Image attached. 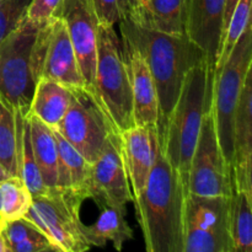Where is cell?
Instances as JSON below:
<instances>
[{
	"instance_id": "cell-1",
	"label": "cell",
	"mask_w": 252,
	"mask_h": 252,
	"mask_svg": "<svg viewBox=\"0 0 252 252\" xmlns=\"http://www.w3.org/2000/svg\"><path fill=\"white\" fill-rule=\"evenodd\" d=\"M118 25L121 37L140 52L152 71L159 102L157 128L162 130L179 100L187 73L206 63V57L185 33L172 34L150 29L134 19L130 11Z\"/></svg>"
},
{
	"instance_id": "cell-2",
	"label": "cell",
	"mask_w": 252,
	"mask_h": 252,
	"mask_svg": "<svg viewBox=\"0 0 252 252\" xmlns=\"http://www.w3.org/2000/svg\"><path fill=\"white\" fill-rule=\"evenodd\" d=\"M184 185L158 140L147 185L133 198L148 252H184Z\"/></svg>"
},
{
	"instance_id": "cell-3",
	"label": "cell",
	"mask_w": 252,
	"mask_h": 252,
	"mask_svg": "<svg viewBox=\"0 0 252 252\" xmlns=\"http://www.w3.org/2000/svg\"><path fill=\"white\" fill-rule=\"evenodd\" d=\"M214 73L206 63L187 73L179 100L170 113L162 130H158V140L170 165L176 170L189 194V174L192 155L198 140L202 121L212 103Z\"/></svg>"
},
{
	"instance_id": "cell-4",
	"label": "cell",
	"mask_w": 252,
	"mask_h": 252,
	"mask_svg": "<svg viewBox=\"0 0 252 252\" xmlns=\"http://www.w3.org/2000/svg\"><path fill=\"white\" fill-rule=\"evenodd\" d=\"M95 95L120 134L134 126L133 100L127 65L115 26L98 25Z\"/></svg>"
},
{
	"instance_id": "cell-5",
	"label": "cell",
	"mask_w": 252,
	"mask_h": 252,
	"mask_svg": "<svg viewBox=\"0 0 252 252\" xmlns=\"http://www.w3.org/2000/svg\"><path fill=\"white\" fill-rule=\"evenodd\" d=\"M85 193L69 189H47L32 196V203L24 218L33 223L58 252H84L91 246L80 219Z\"/></svg>"
},
{
	"instance_id": "cell-6",
	"label": "cell",
	"mask_w": 252,
	"mask_h": 252,
	"mask_svg": "<svg viewBox=\"0 0 252 252\" xmlns=\"http://www.w3.org/2000/svg\"><path fill=\"white\" fill-rule=\"evenodd\" d=\"M252 69V27L246 29L239 38L228 61L214 73L212 86V115L217 138L225 162H233V123L236 105L248 73Z\"/></svg>"
},
{
	"instance_id": "cell-7",
	"label": "cell",
	"mask_w": 252,
	"mask_h": 252,
	"mask_svg": "<svg viewBox=\"0 0 252 252\" xmlns=\"http://www.w3.org/2000/svg\"><path fill=\"white\" fill-rule=\"evenodd\" d=\"M39 26L25 16L16 29L0 41V96L15 110L25 113L29 112L36 86L32 48Z\"/></svg>"
},
{
	"instance_id": "cell-8",
	"label": "cell",
	"mask_w": 252,
	"mask_h": 252,
	"mask_svg": "<svg viewBox=\"0 0 252 252\" xmlns=\"http://www.w3.org/2000/svg\"><path fill=\"white\" fill-rule=\"evenodd\" d=\"M184 252H234L230 197L193 193L185 197Z\"/></svg>"
},
{
	"instance_id": "cell-9",
	"label": "cell",
	"mask_w": 252,
	"mask_h": 252,
	"mask_svg": "<svg viewBox=\"0 0 252 252\" xmlns=\"http://www.w3.org/2000/svg\"><path fill=\"white\" fill-rule=\"evenodd\" d=\"M70 93V105L56 128L93 164L108 137L117 132L93 91L88 88H71Z\"/></svg>"
},
{
	"instance_id": "cell-10",
	"label": "cell",
	"mask_w": 252,
	"mask_h": 252,
	"mask_svg": "<svg viewBox=\"0 0 252 252\" xmlns=\"http://www.w3.org/2000/svg\"><path fill=\"white\" fill-rule=\"evenodd\" d=\"M189 193L198 196L233 194V181L217 138L212 108L206 111L189 165Z\"/></svg>"
},
{
	"instance_id": "cell-11",
	"label": "cell",
	"mask_w": 252,
	"mask_h": 252,
	"mask_svg": "<svg viewBox=\"0 0 252 252\" xmlns=\"http://www.w3.org/2000/svg\"><path fill=\"white\" fill-rule=\"evenodd\" d=\"M133 197L121 155L120 135L112 133L91 164L89 198L94 199L100 208L103 204L126 206L133 202Z\"/></svg>"
},
{
	"instance_id": "cell-12",
	"label": "cell",
	"mask_w": 252,
	"mask_h": 252,
	"mask_svg": "<svg viewBox=\"0 0 252 252\" xmlns=\"http://www.w3.org/2000/svg\"><path fill=\"white\" fill-rule=\"evenodd\" d=\"M57 16L65 22L86 88L95 94L98 21L93 0H63Z\"/></svg>"
},
{
	"instance_id": "cell-13",
	"label": "cell",
	"mask_w": 252,
	"mask_h": 252,
	"mask_svg": "<svg viewBox=\"0 0 252 252\" xmlns=\"http://www.w3.org/2000/svg\"><path fill=\"white\" fill-rule=\"evenodd\" d=\"M47 26L48 32L39 78L52 79L69 89L86 88L64 20L53 16L48 20Z\"/></svg>"
},
{
	"instance_id": "cell-14",
	"label": "cell",
	"mask_w": 252,
	"mask_h": 252,
	"mask_svg": "<svg viewBox=\"0 0 252 252\" xmlns=\"http://www.w3.org/2000/svg\"><path fill=\"white\" fill-rule=\"evenodd\" d=\"M225 0H187L184 32L206 57L209 70L214 73L223 36Z\"/></svg>"
},
{
	"instance_id": "cell-15",
	"label": "cell",
	"mask_w": 252,
	"mask_h": 252,
	"mask_svg": "<svg viewBox=\"0 0 252 252\" xmlns=\"http://www.w3.org/2000/svg\"><path fill=\"white\" fill-rule=\"evenodd\" d=\"M252 69L241 90L233 123V191L252 193Z\"/></svg>"
},
{
	"instance_id": "cell-16",
	"label": "cell",
	"mask_w": 252,
	"mask_h": 252,
	"mask_svg": "<svg viewBox=\"0 0 252 252\" xmlns=\"http://www.w3.org/2000/svg\"><path fill=\"white\" fill-rule=\"evenodd\" d=\"M120 149L133 196L142 193L155 162L157 126H133L120 134ZM133 197V198H134Z\"/></svg>"
},
{
	"instance_id": "cell-17",
	"label": "cell",
	"mask_w": 252,
	"mask_h": 252,
	"mask_svg": "<svg viewBox=\"0 0 252 252\" xmlns=\"http://www.w3.org/2000/svg\"><path fill=\"white\" fill-rule=\"evenodd\" d=\"M120 38L132 91L134 126H158L159 102L152 71L140 52L126 38Z\"/></svg>"
},
{
	"instance_id": "cell-18",
	"label": "cell",
	"mask_w": 252,
	"mask_h": 252,
	"mask_svg": "<svg viewBox=\"0 0 252 252\" xmlns=\"http://www.w3.org/2000/svg\"><path fill=\"white\" fill-rule=\"evenodd\" d=\"M95 223L85 225V236L90 246L103 248L111 241L117 251L122 250L126 241L132 240L133 230L126 220V206L103 204Z\"/></svg>"
},
{
	"instance_id": "cell-19",
	"label": "cell",
	"mask_w": 252,
	"mask_h": 252,
	"mask_svg": "<svg viewBox=\"0 0 252 252\" xmlns=\"http://www.w3.org/2000/svg\"><path fill=\"white\" fill-rule=\"evenodd\" d=\"M70 89L56 80L39 78L34 86L29 113L56 128L70 105Z\"/></svg>"
},
{
	"instance_id": "cell-20",
	"label": "cell",
	"mask_w": 252,
	"mask_h": 252,
	"mask_svg": "<svg viewBox=\"0 0 252 252\" xmlns=\"http://www.w3.org/2000/svg\"><path fill=\"white\" fill-rule=\"evenodd\" d=\"M58 145V169L57 186L83 192L89 198V185L91 177V162H89L57 128H52Z\"/></svg>"
},
{
	"instance_id": "cell-21",
	"label": "cell",
	"mask_w": 252,
	"mask_h": 252,
	"mask_svg": "<svg viewBox=\"0 0 252 252\" xmlns=\"http://www.w3.org/2000/svg\"><path fill=\"white\" fill-rule=\"evenodd\" d=\"M30 139L32 152L39 170L43 184L47 189L57 186V169H58V145L53 129L42 122L36 116L27 112Z\"/></svg>"
},
{
	"instance_id": "cell-22",
	"label": "cell",
	"mask_w": 252,
	"mask_h": 252,
	"mask_svg": "<svg viewBox=\"0 0 252 252\" xmlns=\"http://www.w3.org/2000/svg\"><path fill=\"white\" fill-rule=\"evenodd\" d=\"M27 113L20 110H15L16 118V148H17V167L19 176L24 180L26 186L31 191L32 196L42 193L47 189L42 180L39 170L34 160L33 152L30 139L29 121Z\"/></svg>"
},
{
	"instance_id": "cell-23",
	"label": "cell",
	"mask_w": 252,
	"mask_h": 252,
	"mask_svg": "<svg viewBox=\"0 0 252 252\" xmlns=\"http://www.w3.org/2000/svg\"><path fill=\"white\" fill-rule=\"evenodd\" d=\"M230 236L234 252L252 251V193L233 191L230 196Z\"/></svg>"
},
{
	"instance_id": "cell-24",
	"label": "cell",
	"mask_w": 252,
	"mask_h": 252,
	"mask_svg": "<svg viewBox=\"0 0 252 252\" xmlns=\"http://www.w3.org/2000/svg\"><path fill=\"white\" fill-rule=\"evenodd\" d=\"M32 203V193L20 176L0 181V217L10 221L24 218Z\"/></svg>"
},
{
	"instance_id": "cell-25",
	"label": "cell",
	"mask_w": 252,
	"mask_h": 252,
	"mask_svg": "<svg viewBox=\"0 0 252 252\" xmlns=\"http://www.w3.org/2000/svg\"><path fill=\"white\" fill-rule=\"evenodd\" d=\"M0 165L7 176H19L15 108L0 96Z\"/></svg>"
},
{
	"instance_id": "cell-26",
	"label": "cell",
	"mask_w": 252,
	"mask_h": 252,
	"mask_svg": "<svg viewBox=\"0 0 252 252\" xmlns=\"http://www.w3.org/2000/svg\"><path fill=\"white\" fill-rule=\"evenodd\" d=\"M251 1L252 0H239L238 4H236L233 15L230 17V21H229L223 38H221L214 73L220 70L224 63L228 61L235 44L238 43L239 38L243 36L246 29L251 25Z\"/></svg>"
},
{
	"instance_id": "cell-27",
	"label": "cell",
	"mask_w": 252,
	"mask_h": 252,
	"mask_svg": "<svg viewBox=\"0 0 252 252\" xmlns=\"http://www.w3.org/2000/svg\"><path fill=\"white\" fill-rule=\"evenodd\" d=\"M31 0H0V41L26 16Z\"/></svg>"
},
{
	"instance_id": "cell-28",
	"label": "cell",
	"mask_w": 252,
	"mask_h": 252,
	"mask_svg": "<svg viewBox=\"0 0 252 252\" xmlns=\"http://www.w3.org/2000/svg\"><path fill=\"white\" fill-rule=\"evenodd\" d=\"M98 25L115 26L125 19L133 5L130 0H93Z\"/></svg>"
},
{
	"instance_id": "cell-29",
	"label": "cell",
	"mask_w": 252,
	"mask_h": 252,
	"mask_svg": "<svg viewBox=\"0 0 252 252\" xmlns=\"http://www.w3.org/2000/svg\"><path fill=\"white\" fill-rule=\"evenodd\" d=\"M63 0H31L26 12V19L36 25L46 24L57 16Z\"/></svg>"
},
{
	"instance_id": "cell-30",
	"label": "cell",
	"mask_w": 252,
	"mask_h": 252,
	"mask_svg": "<svg viewBox=\"0 0 252 252\" xmlns=\"http://www.w3.org/2000/svg\"><path fill=\"white\" fill-rule=\"evenodd\" d=\"M239 0H225V5H224V15H223V36L224 32H225L226 26H228L229 21H230V17L233 15L234 9H235L236 4H238ZM221 36V38H223Z\"/></svg>"
},
{
	"instance_id": "cell-31",
	"label": "cell",
	"mask_w": 252,
	"mask_h": 252,
	"mask_svg": "<svg viewBox=\"0 0 252 252\" xmlns=\"http://www.w3.org/2000/svg\"><path fill=\"white\" fill-rule=\"evenodd\" d=\"M4 225L5 220L0 221V252H10L9 245H7L6 238H5L4 234Z\"/></svg>"
},
{
	"instance_id": "cell-32",
	"label": "cell",
	"mask_w": 252,
	"mask_h": 252,
	"mask_svg": "<svg viewBox=\"0 0 252 252\" xmlns=\"http://www.w3.org/2000/svg\"><path fill=\"white\" fill-rule=\"evenodd\" d=\"M148 0H135V6L134 7H142L147 4Z\"/></svg>"
},
{
	"instance_id": "cell-33",
	"label": "cell",
	"mask_w": 252,
	"mask_h": 252,
	"mask_svg": "<svg viewBox=\"0 0 252 252\" xmlns=\"http://www.w3.org/2000/svg\"><path fill=\"white\" fill-rule=\"evenodd\" d=\"M6 177H7V174L5 172V170L2 169L1 165H0V181H1V180H4V179H6Z\"/></svg>"
},
{
	"instance_id": "cell-34",
	"label": "cell",
	"mask_w": 252,
	"mask_h": 252,
	"mask_svg": "<svg viewBox=\"0 0 252 252\" xmlns=\"http://www.w3.org/2000/svg\"><path fill=\"white\" fill-rule=\"evenodd\" d=\"M130 2H132L133 7H134V6H135V0H130Z\"/></svg>"
},
{
	"instance_id": "cell-35",
	"label": "cell",
	"mask_w": 252,
	"mask_h": 252,
	"mask_svg": "<svg viewBox=\"0 0 252 252\" xmlns=\"http://www.w3.org/2000/svg\"><path fill=\"white\" fill-rule=\"evenodd\" d=\"M2 220V218H1V217H0V221H1Z\"/></svg>"
}]
</instances>
